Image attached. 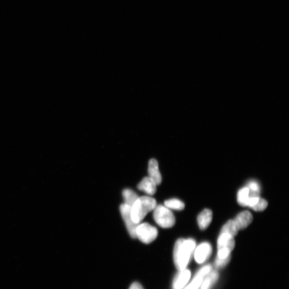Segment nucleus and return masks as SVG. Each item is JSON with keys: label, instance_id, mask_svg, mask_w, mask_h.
I'll list each match as a JSON object with an SVG mask.
<instances>
[{"label": "nucleus", "instance_id": "obj_21", "mask_svg": "<svg viewBox=\"0 0 289 289\" xmlns=\"http://www.w3.org/2000/svg\"><path fill=\"white\" fill-rule=\"evenodd\" d=\"M231 256L226 259H220L216 257L214 266L217 268H222L228 265L230 260Z\"/></svg>", "mask_w": 289, "mask_h": 289}, {"label": "nucleus", "instance_id": "obj_1", "mask_svg": "<svg viewBox=\"0 0 289 289\" xmlns=\"http://www.w3.org/2000/svg\"><path fill=\"white\" fill-rule=\"evenodd\" d=\"M196 247V242L192 239H178L173 249V261L179 271L188 267Z\"/></svg>", "mask_w": 289, "mask_h": 289}, {"label": "nucleus", "instance_id": "obj_18", "mask_svg": "<svg viewBox=\"0 0 289 289\" xmlns=\"http://www.w3.org/2000/svg\"><path fill=\"white\" fill-rule=\"evenodd\" d=\"M165 206L169 209L176 210H183L185 207V204L181 201L177 199H171L165 202Z\"/></svg>", "mask_w": 289, "mask_h": 289}, {"label": "nucleus", "instance_id": "obj_14", "mask_svg": "<svg viewBox=\"0 0 289 289\" xmlns=\"http://www.w3.org/2000/svg\"><path fill=\"white\" fill-rule=\"evenodd\" d=\"M219 277V274L216 271H211L205 278L200 289H210L215 284Z\"/></svg>", "mask_w": 289, "mask_h": 289}, {"label": "nucleus", "instance_id": "obj_7", "mask_svg": "<svg viewBox=\"0 0 289 289\" xmlns=\"http://www.w3.org/2000/svg\"><path fill=\"white\" fill-rule=\"evenodd\" d=\"M212 253V247L208 242H203L196 247L194 258L198 264H202L207 260Z\"/></svg>", "mask_w": 289, "mask_h": 289}, {"label": "nucleus", "instance_id": "obj_22", "mask_svg": "<svg viewBox=\"0 0 289 289\" xmlns=\"http://www.w3.org/2000/svg\"><path fill=\"white\" fill-rule=\"evenodd\" d=\"M129 289H144V288L138 283L134 282L131 285Z\"/></svg>", "mask_w": 289, "mask_h": 289}, {"label": "nucleus", "instance_id": "obj_6", "mask_svg": "<svg viewBox=\"0 0 289 289\" xmlns=\"http://www.w3.org/2000/svg\"><path fill=\"white\" fill-rule=\"evenodd\" d=\"M120 212L128 233L133 239L136 238V231L139 224L134 223L131 218V207L125 204L120 206Z\"/></svg>", "mask_w": 289, "mask_h": 289}, {"label": "nucleus", "instance_id": "obj_13", "mask_svg": "<svg viewBox=\"0 0 289 289\" xmlns=\"http://www.w3.org/2000/svg\"><path fill=\"white\" fill-rule=\"evenodd\" d=\"M213 213L210 209H206L203 210L197 217V222L199 228L201 230L207 229L212 221Z\"/></svg>", "mask_w": 289, "mask_h": 289}, {"label": "nucleus", "instance_id": "obj_9", "mask_svg": "<svg viewBox=\"0 0 289 289\" xmlns=\"http://www.w3.org/2000/svg\"><path fill=\"white\" fill-rule=\"evenodd\" d=\"M191 277V272L188 269L179 271L173 281V289H184L187 286Z\"/></svg>", "mask_w": 289, "mask_h": 289}, {"label": "nucleus", "instance_id": "obj_5", "mask_svg": "<svg viewBox=\"0 0 289 289\" xmlns=\"http://www.w3.org/2000/svg\"><path fill=\"white\" fill-rule=\"evenodd\" d=\"M136 238L145 244H150L157 239L158 231L147 223H139L136 229Z\"/></svg>", "mask_w": 289, "mask_h": 289}, {"label": "nucleus", "instance_id": "obj_17", "mask_svg": "<svg viewBox=\"0 0 289 289\" xmlns=\"http://www.w3.org/2000/svg\"><path fill=\"white\" fill-rule=\"evenodd\" d=\"M239 230L237 228L234 220H229L223 226L220 233H228L233 237L236 236Z\"/></svg>", "mask_w": 289, "mask_h": 289}, {"label": "nucleus", "instance_id": "obj_16", "mask_svg": "<svg viewBox=\"0 0 289 289\" xmlns=\"http://www.w3.org/2000/svg\"><path fill=\"white\" fill-rule=\"evenodd\" d=\"M123 196L124 199V204L131 208L139 198V197L136 193L130 189H125L124 190Z\"/></svg>", "mask_w": 289, "mask_h": 289}, {"label": "nucleus", "instance_id": "obj_15", "mask_svg": "<svg viewBox=\"0 0 289 289\" xmlns=\"http://www.w3.org/2000/svg\"><path fill=\"white\" fill-rule=\"evenodd\" d=\"M250 197L249 191L248 188L244 187L241 189L237 194V202L242 206H247Z\"/></svg>", "mask_w": 289, "mask_h": 289}, {"label": "nucleus", "instance_id": "obj_10", "mask_svg": "<svg viewBox=\"0 0 289 289\" xmlns=\"http://www.w3.org/2000/svg\"><path fill=\"white\" fill-rule=\"evenodd\" d=\"M238 230L247 228L253 221V216L249 211L241 212L233 220Z\"/></svg>", "mask_w": 289, "mask_h": 289}, {"label": "nucleus", "instance_id": "obj_11", "mask_svg": "<svg viewBox=\"0 0 289 289\" xmlns=\"http://www.w3.org/2000/svg\"><path fill=\"white\" fill-rule=\"evenodd\" d=\"M157 184L150 177H144L138 185V189L149 195L155 194L157 191Z\"/></svg>", "mask_w": 289, "mask_h": 289}, {"label": "nucleus", "instance_id": "obj_4", "mask_svg": "<svg viewBox=\"0 0 289 289\" xmlns=\"http://www.w3.org/2000/svg\"><path fill=\"white\" fill-rule=\"evenodd\" d=\"M217 255L220 259H226L230 257L235 246L234 237L228 233H220L217 240Z\"/></svg>", "mask_w": 289, "mask_h": 289}, {"label": "nucleus", "instance_id": "obj_12", "mask_svg": "<svg viewBox=\"0 0 289 289\" xmlns=\"http://www.w3.org/2000/svg\"><path fill=\"white\" fill-rule=\"evenodd\" d=\"M148 172L149 177L152 179L157 185L162 183V177L159 171V165L156 160L152 159L150 161Z\"/></svg>", "mask_w": 289, "mask_h": 289}, {"label": "nucleus", "instance_id": "obj_19", "mask_svg": "<svg viewBox=\"0 0 289 289\" xmlns=\"http://www.w3.org/2000/svg\"><path fill=\"white\" fill-rule=\"evenodd\" d=\"M247 187L249 189L250 196H259L260 186L258 182L252 180L248 183Z\"/></svg>", "mask_w": 289, "mask_h": 289}, {"label": "nucleus", "instance_id": "obj_2", "mask_svg": "<svg viewBox=\"0 0 289 289\" xmlns=\"http://www.w3.org/2000/svg\"><path fill=\"white\" fill-rule=\"evenodd\" d=\"M157 206V202L148 196L139 197L131 208V215L134 223L139 224L149 212Z\"/></svg>", "mask_w": 289, "mask_h": 289}, {"label": "nucleus", "instance_id": "obj_3", "mask_svg": "<svg viewBox=\"0 0 289 289\" xmlns=\"http://www.w3.org/2000/svg\"><path fill=\"white\" fill-rule=\"evenodd\" d=\"M153 210L154 219L160 227L169 228L174 226L175 217L168 208L159 205Z\"/></svg>", "mask_w": 289, "mask_h": 289}, {"label": "nucleus", "instance_id": "obj_20", "mask_svg": "<svg viewBox=\"0 0 289 289\" xmlns=\"http://www.w3.org/2000/svg\"><path fill=\"white\" fill-rule=\"evenodd\" d=\"M267 206V202L264 199L260 198L258 202L251 208L255 211H260L264 210Z\"/></svg>", "mask_w": 289, "mask_h": 289}, {"label": "nucleus", "instance_id": "obj_8", "mask_svg": "<svg viewBox=\"0 0 289 289\" xmlns=\"http://www.w3.org/2000/svg\"><path fill=\"white\" fill-rule=\"evenodd\" d=\"M212 271V266L207 265L203 266L196 274L190 284L184 289H199L206 277Z\"/></svg>", "mask_w": 289, "mask_h": 289}]
</instances>
